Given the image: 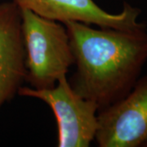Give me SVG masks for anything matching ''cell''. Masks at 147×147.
Listing matches in <instances>:
<instances>
[{
	"label": "cell",
	"instance_id": "3",
	"mask_svg": "<svg viewBox=\"0 0 147 147\" xmlns=\"http://www.w3.org/2000/svg\"><path fill=\"white\" fill-rule=\"evenodd\" d=\"M18 94L37 98L53 110L57 123L58 147H88L97 129V105L78 95L65 75L50 89L21 87Z\"/></svg>",
	"mask_w": 147,
	"mask_h": 147
},
{
	"label": "cell",
	"instance_id": "4",
	"mask_svg": "<svg viewBox=\"0 0 147 147\" xmlns=\"http://www.w3.org/2000/svg\"><path fill=\"white\" fill-rule=\"evenodd\" d=\"M100 147H143L147 142V75L122 99L97 112Z\"/></svg>",
	"mask_w": 147,
	"mask_h": 147
},
{
	"label": "cell",
	"instance_id": "6",
	"mask_svg": "<svg viewBox=\"0 0 147 147\" xmlns=\"http://www.w3.org/2000/svg\"><path fill=\"white\" fill-rule=\"evenodd\" d=\"M26 50L21 9L15 3H0V109L26 81Z\"/></svg>",
	"mask_w": 147,
	"mask_h": 147
},
{
	"label": "cell",
	"instance_id": "1",
	"mask_svg": "<svg viewBox=\"0 0 147 147\" xmlns=\"http://www.w3.org/2000/svg\"><path fill=\"white\" fill-rule=\"evenodd\" d=\"M76 71L69 81L98 111L124 97L139 79L147 61V29H95L79 21L63 22Z\"/></svg>",
	"mask_w": 147,
	"mask_h": 147
},
{
	"label": "cell",
	"instance_id": "2",
	"mask_svg": "<svg viewBox=\"0 0 147 147\" xmlns=\"http://www.w3.org/2000/svg\"><path fill=\"white\" fill-rule=\"evenodd\" d=\"M20 9L26 50V81L34 89L53 88L74 64L66 27L28 9Z\"/></svg>",
	"mask_w": 147,
	"mask_h": 147
},
{
	"label": "cell",
	"instance_id": "7",
	"mask_svg": "<svg viewBox=\"0 0 147 147\" xmlns=\"http://www.w3.org/2000/svg\"><path fill=\"white\" fill-rule=\"evenodd\" d=\"M143 147H147V142L146 143V144H145V145H144V146Z\"/></svg>",
	"mask_w": 147,
	"mask_h": 147
},
{
	"label": "cell",
	"instance_id": "5",
	"mask_svg": "<svg viewBox=\"0 0 147 147\" xmlns=\"http://www.w3.org/2000/svg\"><path fill=\"white\" fill-rule=\"evenodd\" d=\"M20 8L31 11L38 16L63 23L73 21L94 25L100 28L123 30L147 29L137 21L141 10L124 3L123 11L111 14L104 11L93 0H12Z\"/></svg>",
	"mask_w": 147,
	"mask_h": 147
}]
</instances>
